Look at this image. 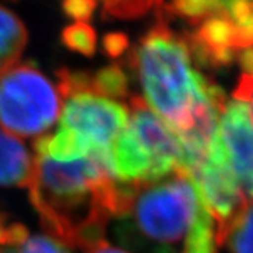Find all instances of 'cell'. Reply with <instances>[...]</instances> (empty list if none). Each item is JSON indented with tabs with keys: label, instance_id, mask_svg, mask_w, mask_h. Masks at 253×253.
I'll return each mask as SVG.
<instances>
[{
	"label": "cell",
	"instance_id": "cell-16",
	"mask_svg": "<svg viewBox=\"0 0 253 253\" xmlns=\"http://www.w3.org/2000/svg\"><path fill=\"white\" fill-rule=\"evenodd\" d=\"M183 253H217L214 219L203 201L199 215L186 236Z\"/></svg>",
	"mask_w": 253,
	"mask_h": 253
},
{
	"label": "cell",
	"instance_id": "cell-11",
	"mask_svg": "<svg viewBox=\"0 0 253 253\" xmlns=\"http://www.w3.org/2000/svg\"><path fill=\"white\" fill-rule=\"evenodd\" d=\"M36 156L52 159L55 162H71L90 154L91 149L81 136L69 129L59 128L54 134L37 138L33 144Z\"/></svg>",
	"mask_w": 253,
	"mask_h": 253
},
{
	"label": "cell",
	"instance_id": "cell-7",
	"mask_svg": "<svg viewBox=\"0 0 253 253\" xmlns=\"http://www.w3.org/2000/svg\"><path fill=\"white\" fill-rule=\"evenodd\" d=\"M200 199L217 221L215 232L225 228L248 201L228 163L219 138L208 154L186 168Z\"/></svg>",
	"mask_w": 253,
	"mask_h": 253
},
{
	"label": "cell",
	"instance_id": "cell-18",
	"mask_svg": "<svg viewBox=\"0 0 253 253\" xmlns=\"http://www.w3.org/2000/svg\"><path fill=\"white\" fill-rule=\"evenodd\" d=\"M103 14L109 17L132 20L142 17L151 9L161 11L165 9V0H100Z\"/></svg>",
	"mask_w": 253,
	"mask_h": 253
},
{
	"label": "cell",
	"instance_id": "cell-26",
	"mask_svg": "<svg viewBox=\"0 0 253 253\" xmlns=\"http://www.w3.org/2000/svg\"><path fill=\"white\" fill-rule=\"evenodd\" d=\"M89 253H128V252H126V251H124V249H121V248H116V246L110 245L107 241H104V242H101L99 246H96L94 249H91Z\"/></svg>",
	"mask_w": 253,
	"mask_h": 253
},
{
	"label": "cell",
	"instance_id": "cell-2",
	"mask_svg": "<svg viewBox=\"0 0 253 253\" xmlns=\"http://www.w3.org/2000/svg\"><path fill=\"white\" fill-rule=\"evenodd\" d=\"M128 61L138 73L146 104L165 118L176 134L193 124L201 103L222 90L197 71L186 37L169 27L165 14H158V21L142 36Z\"/></svg>",
	"mask_w": 253,
	"mask_h": 253
},
{
	"label": "cell",
	"instance_id": "cell-4",
	"mask_svg": "<svg viewBox=\"0 0 253 253\" xmlns=\"http://www.w3.org/2000/svg\"><path fill=\"white\" fill-rule=\"evenodd\" d=\"M61 110L58 87L34 63L0 73V126L23 138L44 134Z\"/></svg>",
	"mask_w": 253,
	"mask_h": 253
},
{
	"label": "cell",
	"instance_id": "cell-10",
	"mask_svg": "<svg viewBox=\"0 0 253 253\" xmlns=\"http://www.w3.org/2000/svg\"><path fill=\"white\" fill-rule=\"evenodd\" d=\"M34 158L17 138L0 131V186L28 187L33 180Z\"/></svg>",
	"mask_w": 253,
	"mask_h": 253
},
{
	"label": "cell",
	"instance_id": "cell-14",
	"mask_svg": "<svg viewBox=\"0 0 253 253\" xmlns=\"http://www.w3.org/2000/svg\"><path fill=\"white\" fill-rule=\"evenodd\" d=\"M219 14L234 26L241 49L253 46V0H219Z\"/></svg>",
	"mask_w": 253,
	"mask_h": 253
},
{
	"label": "cell",
	"instance_id": "cell-9",
	"mask_svg": "<svg viewBox=\"0 0 253 253\" xmlns=\"http://www.w3.org/2000/svg\"><path fill=\"white\" fill-rule=\"evenodd\" d=\"M184 37L194 63L207 69L231 66L239 51H242L235 28L219 13L201 21L193 33L184 34Z\"/></svg>",
	"mask_w": 253,
	"mask_h": 253
},
{
	"label": "cell",
	"instance_id": "cell-12",
	"mask_svg": "<svg viewBox=\"0 0 253 253\" xmlns=\"http://www.w3.org/2000/svg\"><path fill=\"white\" fill-rule=\"evenodd\" d=\"M27 42L28 33L23 21L0 6V73L16 65Z\"/></svg>",
	"mask_w": 253,
	"mask_h": 253
},
{
	"label": "cell",
	"instance_id": "cell-13",
	"mask_svg": "<svg viewBox=\"0 0 253 253\" xmlns=\"http://www.w3.org/2000/svg\"><path fill=\"white\" fill-rule=\"evenodd\" d=\"M215 244L226 245L231 253H253V201H246L229 224L215 232Z\"/></svg>",
	"mask_w": 253,
	"mask_h": 253
},
{
	"label": "cell",
	"instance_id": "cell-22",
	"mask_svg": "<svg viewBox=\"0 0 253 253\" xmlns=\"http://www.w3.org/2000/svg\"><path fill=\"white\" fill-rule=\"evenodd\" d=\"M97 7V0H62L63 13L78 23L90 20Z\"/></svg>",
	"mask_w": 253,
	"mask_h": 253
},
{
	"label": "cell",
	"instance_id": "cell-1",
	"mask_svg": "<svg viewBox=\"0 0 253 253\" xmlns=\"http://www.w3.org/2000/svg\"><path fill=\"white\" fill-rule=\"evenodd\" d=\"M110 151L55 162L36 156L28 199L46 234L65 246L89 253L104 242L110 214L103 207V190L116 179Z\"/></svg>",
	"mask_w": 253,
	"mask_h": 253
},
{
	"label": "cell",
	"instance_id": "cell-25",
	"mask_svg": "<svg viewBox=\"0 0 253 253\" xmlns=\"http://www.w3.org/2000/svg\"><path fill=\"white\" fill-rule=\"evenodd\" d=\"M236 62L239 63L242 73H246V75L253 73V46L239 51V54L236 56Z\"/></svg>",
	"mask_w": 253,
	"mask_h": 253
},
{
	"label": "cell",
	"instance_id": "cell-6",
	"mask_svg": "<svg viewBox=\"0 0 253 253\" xmlns=\"http://www.w3.org/2000/svg\"><path fill=\"white\" fill-rule=\"evenodd\" d=\"M126 104L128 109L126 129L151 163L155 181L177 172L187 173L183 148L172 128L149 109L141 96L129 94Z\"/></svg>",
	"mask_w": 253,
	"mask_h": 253
},
{
	"label": "cell",
	"instance_id": "cell-8",
	"mask_svg": "<svg viewBox=\"0 0 253 253\" xmlns=\"http://www.w3.org/2000/svg\"><path fill=\"white\" fill-rule=\"evenodd\" d=\"M218 138L239 189L253 199V118L246 103L226 101L218 121Z\"/></svg>",
	"mask_w": 253,
	"mask_h": 253
},
{
	"label": "cell",
	"instance_id": "cell-5",
	"mask_svg": "<svg viewBox=\"0 0 253 253\" xmlns=\"http://www.w3.org/2000/svg\"><path fill=\"white\" fill-rule=\"evenodd\" d=\"M65 101L59 128L69 129L89 145L91 152L110 151L128 124L126 103L106 99L93 91H79Z\"/></svg>",
	"mask_w": 253,
	"mask_h": 253
},
{
	"label": "cell",
	"instance_id": "cell-17",
	"mask_svg": "<svg viewBox=\"0 0 253 253\" xmlns=\"http://www.w3.org/2000/svg\"><path fill=\"white\" fill-rule=\"evenodd\" d=\"M169 16L184 18L193 27L219 13V0H170L166 4Z\"/></svg>",
	"mask_w": 253,
	"mask_h": 253
},
{
	"label": "cell",
	"instance_id": "cell-24",
	"mask_svg": "<svg viewBox=\"0 0 253 253\" xmlns=\"http://www.w3.org/2000/svg\"><path fill=\"white\" fill-rule=\"evenodd\" d=\"M234 99L241 100L246 103L248 106L251 104L253 110V73H242L235 90H234Z\"/></svg>",
	"mask_w": 253,
	"mask_h": 253
},
{
	"label": "cell",
	"instance_id": "cell-15",
	"mask_svg": "<svg viewBox=\"0 0 253 253\" xmlns=\"http://www.w3.org/2000/svg\"><path fill=\"white\" fill-rule=\"evenodd\" d=\"M90 89L94 94L110 100L129 97V79L118 65H109L90 75Z\"/></svg>",
	"mask_w": 253,
	"mask_h": 253
},
{
	"label": "cell",
	"instance_id": "cell-19",
	"mask_svg": "<svg viewBox=\"0 0 253 253\" xmlns=\"http://www.w3.org/2000/svg\"><path fill=\"white\" fill-rule=\"evenodd\" d=\"M62 44L69 51L83 56H93L97 48V34L87 23H75L63 28L61 34Z\"/></svg>",
	"mask_w": 253,
	"mask_h": 253
},
{
	"label": "cell",
	"instance_id": "cell-3",
	"mask_svg": "<svg viewBox=\"0 0 253 253\" xmlns=\"http://www.w3.org/2000/svg\"><path fill=\"white\" fill-rule=\"evenodd\" d=\"M200 206L201 200L189 174L177 172L162 180L139 184L128 215L141 235L158 244L156 248H169L187 236Z\"/></svg>",
	"mask_w": 253,
	"mask_h": 253
},
{
	"label": "cell",
	"instance_id": "cell-27",
	"mask_svg": "<svg viewBox=\"0 0 253 253\" xmlns=\"http://www.w3.org/2000/svg\"><path fill=\"white\" fill-rule=\"evenodd\" d=\"M0 253H16V251L14 249H0Z\"/></svg>",
	"mask_w": 253,
	"mask_h": 253
},
{
	"label": "cell",
	"instance_id": "cell-20",
	"mask_svg": "<svg viewBox=\"0 0 253 253\" xmlns=\"http://www.w3.org/2000/svg\"><path fill=\"white\" fill-rule=\"evenodd\" d=\"M27 239V226L11 219L6 212H0V246L13 249L18 245L24 244Z\"/></svg>",
	"mask_w": 253,
	"mask_h": 253
},
{
	"label": "cell",
	"instance_id": "cell-21",
	"mask_svg": "<svg viewBox=\"0 0 253 253\" xmlns=\"http://www.w3.org/2000/svg\"><path fill=\"white\" fill-rule=\"evenodd\" d=\"M21 246V253H71L65 245L44 235L31 236Z\"/></svg>",
	"mask_w": 253,
	"mask_h": 253
},
{
	"label": "cell",
	"instance_id": "cell-23",
	"mask_svg": "<svg viewBox=\"0 0 253 253\" xmlns=\"http://www.w3.org/2000/svg\"><path fill=\"white\" fill-rule=\"evenodd\" d=\"M129 49V38L121 31L109 33L103 38V51L111 59H118Z\"/></svg>",
	"mask_w": 253,
	"mask_h": 253
}]
</instances>
